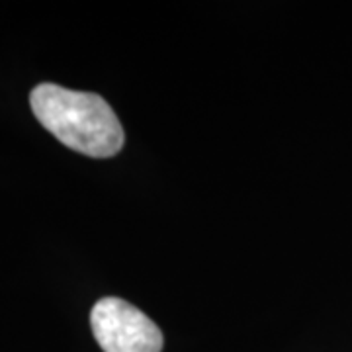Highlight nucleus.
<instances>
[{
	"mask_svg": "<svg viewBox=\"0 0 352 352\" xmlns=\"http://www.w3.org/2000/svg\"><path fill=\"white\" fill-rule=\"evenodd\" d=\"M94 339L104 352H161L163 333L135 305L104 298L90 311Z\"/></svg>",
	"mask_w": 352,
	"mask_h": 352,
	"instance_id": "obj_2",
	"label": "nucleus"
},
{
	"mask_svg": "<svg viewBox=\"0 0 352 352\" xmlns=\"http://www.w3.org/2000/svg\"><path fill=\"white\" fill-rule=\"evenodd\" d=\"M30 106L39 124L73 151L106 159L124 147V127L100 94L41 82Z\"/></svg>",
	"mask_w": 352,
	"mask_h": 352,
	"instance_id": "obj_1",
	"label": "nucleus"
}]
</instances>
